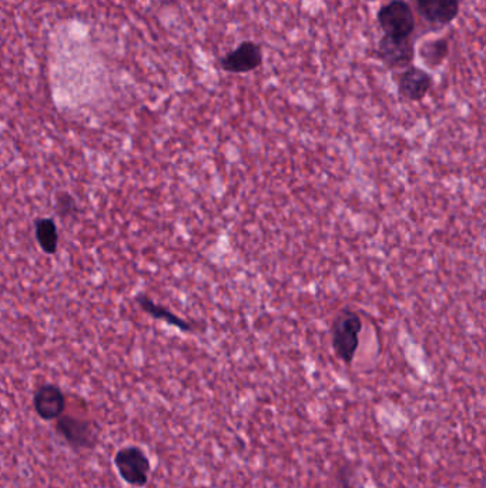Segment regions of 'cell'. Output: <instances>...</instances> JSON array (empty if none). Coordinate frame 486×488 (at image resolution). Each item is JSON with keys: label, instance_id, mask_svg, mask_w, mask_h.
<instances>
[{"label": "cell", "instance_id": "8992f818", "mask_svg": "<svg viewBox=\"0 0 486 488\" xmlns=\"http://www.w3.org/2000/svg\"><path fill=\"white\" fill-rule=\"evenodd\" d=\"M378 59L384 63L388 69L404 70L411 66L415 59V47L411 37L382 36L377 46Z\"/></svg>", "mask_w": 486, "mask_h": 488}, {"label": "cell", "instance_id": "5b68a950", "mask_svg": "<svg viewBox=\"0 0 486 488\" xmlns=\"http://www.w3.org/2000/svg\"><path fill=\"white\" fill-rule=\"evenodd\" d=\"M56 430L67 444L73 449L90 450L99 440V432L96 422L73 416H60L56 422Z\"/></svg>", "mask_w": 486, "mask_h": 488}, {"label": "cell", "instance_id": "4fadbf2b", "mask_svg": "<svg viewBox=\"0 0 486 488\" xmlns=\"http://www.w3.org/2000/svg\"><path fill=\"white\" fill-rule=\"evenodd\" d=\"M55 211L60 219H69L77 215L79 206L69 192H59L56 195V200H55Z\"/></svg>", "mask_w": 486, "mask_h": 488}, {"label": "cell", "instance_id": "8fae6325", "mask_svg": "<svg viewBox=\"0 0 486 488\" xmlns=\"http://www.w3.org/2000/svg\"><path fill=\"white\" fill-rule=\"evenodd\" d=\"M35 238H36L39 248L47 256H55L59 251V229L56 221L52 218H37L34 221Z\"/></svg>", "mask_w": 486, "mask_h": 488}, {"label": "cell", "instance_id": "30bf717a", "mask_svg": "<svg viewBox=\"0 0 486 488\" xmlns=\"http://www.w3.org/2000/svg\"><path fill=\"white\" fill-rule=\"evenodd\" d=\"M135 301L147 316L153 317L155 320L163 321V323L175 327L177 330L185 331V333H193V331L197 330L198 323L186 320L183 317L177 316V314L173 313L167 307L156 303L146 293H138L135 297Z\"/></svg>", "mask_w": 486, "mask_h": 488}, {"label": "cell", "instance_id": "277c9868", "mask_svg": "<svg viewBox=\"0 0 486 488\" xmlns=\"http://www.w3.org/2000/svg\"><path fill=\"white\" fill-rule=\"evenodd\" d=\"M264 62L263 47L254 40H244L236 49L218 59V67L231 75H246L260 69Z\"/></svg>", "mask_w": 486, "mask_h": 488}, {"label": "cell", "instance_id": "9c48e42d", "mask_svg": "<svg viewBox=\"0 0 486 488\" xmlns=\"http://www.w3.org/2000/svg\"><path fill=\"white\" fill-rule=\"evenodd\" d=\"M34 409L40 419L53 422L66 410V396L56 384H43L35 391Z\"/></svg>", "mask_w": 486, "mask_h": 488}, {"label": "cell", "instance_id": "6da1fadb", "mask_svg": "<svg viewBox=\"0 0 486 488\" xmlns=\"http://www.w3.org/2000/svg\"><path fill=\"white\" fill-rule=\"evenodd\" d=\"M361 330V317L349 307L337 311L332 319L331 329H329L332 350L337 359L347 367H351L354 363L355 354L359 351Z\"/></svg>", "mask_w": 486, "mask_h": 488}, {"label": "cell", "instance_id": "7c38bea8", "mask_svg": "<svg viewBox=\"0 0 486 488\" xmlns=\"http://www.w3.org/2000/svg\"><path fill=\"white\" fill-rule=\"evenodd\" d=\"M450 55V45L447 39H435L425 42L420 47V57L430 66L435 67L447 59Z\"/></svg>", "mask_w": 486, "mask_h": 488}, {"label": "cell", "instance_id": "52a82bcc", "mask_svg": "<svg viewBox=\"0 0 486 488\" xmlns=\"http://www.w3.org/2000/svg\"><path fill=\"white\" fill-rule=\"evenodd\" d=\"M398 95L407 102H422L434 87V77L420 67L411 66L402 70L397 80Z\"/></svg>", "mask_w": 486, "mask_h": 488}, {"label": "cell", "instance_id": "5bb4252c", "mask_svg": "<svg viewBox=\"0 0 486 488\" xmlns=\"http://www.w3.org/2000/svg\"><path fill=\"white\" fill-rule=\"evenodd\" d=\"M337 482L339 483L341 488H364V485L357 482V475L349 465H342L341 469L339 470Z\"/></svg>", "mask_w": 486, "mask_h": 488}, {"label": "cell", "instance_id": "7a4b0ae2", "mask_svg": "<svg viewBox=\"0 0 486 488\" xmlns=\"http://www.w3.org/2000/svg\"><path fill=\"white\" fill-rule=\"evenodd\" d=\"M377 20L385 36L401 39L411 37L417 26L414 10L405 0H391L380 7Z\"/></svg>", "mask_w": 486, "mask_h": 488}, {"label": "cell", "instance_id": "3957f363", "mask_svg": "<svg viewBox=\"0 0 486 488\" xmlns=\"http://www.w3.org/2000/svg\"><path fill=\"white\" fill-rule=\"evenodd\" d=\"M118 474L132 487H146L150 477L151 464L147 454L137 445H128L118 450L115 455Z\"/></svg>", "mask_w": 486, "mask_h": 488}, {"label": "cell", "instance_id": "ba28073f", "mask_svg": "<svg viewBox=\"0 0 486 488\" xmlns=\"http://www.w3.org/2000/svg\"><path fill=\"white\" fill-rule=\"evenodd\" d=\"M418 15L430 26L445 27L460 16L461 0H414Z\"/></svg>", "mask_w": 486, "mask_h": 488}]
</instances>
